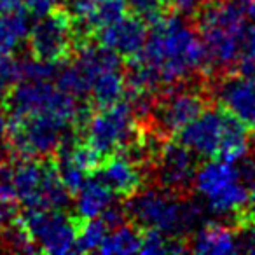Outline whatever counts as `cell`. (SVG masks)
I'll list each match as a JSON object with an SVG mask.
<instances>
[{"mask_svg": "<svg viewBox=\"0 0 255 255\" xmlns=\"http://www.w3.org/2000/svg\"><path fill=\"white\" fill-rule=\"evenodd\" d=\"M189 250L205 255H229L238 254L236 229L226 224L205 222L194 231Z\"/></svg>", "mask_w": 255, "mask_h": 255, "instance_id": "obj_18", "label": "cell"}, {"mask_svg": "<svg viewBox=\"0 0 255 255\" xmlns=\"http://www.w3.org/2000/svg\"><path fill=\"white\" fill-rule=\"evenodd\" d=\"M116 194L100 180L98 177L91 175L75 192V219L79 222L100 217L109 206L114 205Z\"/></svg>", "mask_w": 255, "mask_h": 255, "instance_id": "obj_19", "label": "cell"}, {"mask_svg": "<svg viewBox=\"0 0 255 255\" xmlns=\"http://www.w3.org/2000/svg\"><path fill=\"white\" fill-rule=\"evenodd\" d=\"M5 166L19 205L42 210H63L68 205L70 192L60 177L54 154L46 157H16Z\"/></svg>", "mask_w": 255, "mask_h": 255, "instance_id": "obj_4", "label": "cell"}, {"mask_svg": "<svg viewBox=\"0 0 255 255\" xmlns=\"http://www.w3.org/2000/svg\"><path fill=\"white\" fill-rule=\"evenodd\" d=\"M243 220H248V222L255 224V187L250 189V198H248V203L243 210Z\"/></svg>", "mask_w": 255, "mask_h": 255, "instance_id": "obj_32", "label": "cell"}, {"mask_svg": "<svg viewBox=\"0 0 255 255\" xmlns=\"http://www.w3.org/2000/svg\"><path fill=\"white\" fill-rule=\"evenodd\" d=\"M152 168L159 187L182 194L194 182L198 161L180 142L163 140L152 159Z\"/></svg>", "mask_w": 255, "mask_h": 255, "instance_id": "obj_10", "label": "cell"}, {"mask_svg": "<svg viewBox=\"0 0 255 255\" xmlns=\"http://www.w3.org/2000/svg\"><path fill=\"white\" fill-rule=\"evenodd\" d=\"M236 2L241 7V11H243V14L248 19L255 21V0H236Z\"/></svg>", "mask_w": 255, "mask_h": 255, "instance_id": "obj_33", "label": "cell"}, {"mask_svg": "<svg viewBox=\"0 0 255 255\" xmlns=\"http://www.w3.org/2000/svg\"><path fill=\"white\" fill-rule=\"evenodd\" d=\"M93 175L98 177L116 198L128 199L143 189L145 164L128 150H119L102 157Z\"/></svg>", "mask_w": 255, "mask_h": 255, "instance_id": "obj_11", "label": "cell"}, {"mask_svg": "<svg viewBox=\"0 0 255 255\" xmlns=\"http://www.w3.org/2000/svg\"><path fill=\"white\" fill-rule=\"evenodd\" d=\"M135 56L152 68L161 86L168 88L187 81L196 72H205V47L198 30L175 16H164L150 25L143 49Z\"/></svg>", "mask_w": 255, "mask_h": 255, "instance_id": "obj_1", "label": "cell"}, {"mask_svg": "<svg viewBox=\"0 0 255 255\" xmlns=\"http://www.w3.org/2000/svg\"><path fill=\"white\" fill-rule=\"evenodd\" d=\"M126 74L123 70V65H119V67L107 68L93 79L88 100L95 107H107L123 100L126 96Z\"/></svg>", "mask_w": 255, "mask_h": 255, "instance_id": "obj_21", "label": "cell"}, {"mask_svg": "<svg viewBox=\"0 0 255 255\" xmlns=\"http://www.w3.org/2000/svg\"><path fill=\"white\" fill-rule=\"evenodd\" d=\"M26 9L0 12V53L12 56L26 42L30 32Z\"/></svg>", "mask_w": 255, "mask_h": 255, "instance_id": "obj_22", "label": "cell"}, {"mask_svg": "<svg viewBox=\"0 0 255 255\" xmlns=\"http://www.w3.org/2000/svg\"><path fill=\"white\" fill-rule=\"evenodd\" d=\"M82 128V140L100 157L126 150L142 129L138 114L126 96L112 105L96 107V110L88 114Z\"/></svg>", "mask_w": 255, "mask_h": 255, "instance_id": "obj_5", "label": "cell"}, {"mask_svg": "<svg viewBox=\"0 0 255 255\" xmlns=\"http://www.w3.org/2000/svg\"><path fill=\"white\" fill-rule=\"evenodd\" d=\"M224 110L208 109L206 107L198 117L185 124L177 133V142L187 147L196 157H217L220 143V133H222Z\"/></svg>", "mask_w": 255, "mask_h": 255, "instance_id": "obj_15", "label": "cell"}, {"mask_svg": "<svg viewBox=\"0 0 255 255\" xmlns=\"http://www.w3.org/2000/svg\"><path fill=\"white\" fill-rule=\"evenodd\" d=\"M2 241L12 252H23V254H35V252H39L28 227L25 226V222H23L19 215L2 229Z\"/></svg>", "mask_w": 255, "mask_h": 255, "instance_id": "obj_26", "label": "cell"}, {"mask_svg": "<svg viewBox=\"0 0 255 255\" xmlns=\"http://www.w3.org/2000/svg\"><path fill=\"white\" fill-rule=\"evenodd\" d=\"M21 220L28 227L39 252L53 255L75 252L81 222L74 215H68L63 210L26 208Z\"/></svg>", "mask_w": 255, "mask_h": 255, "instance_id": "obj_8", "label": "cell"}, {"mask_svg": "<svg viewBox=\"0 0 255 255\" xmlns=\"http://www.w3.org/2000/svg\"><path fill=\"white\" fill-rule=\"evenodd\" d=\"M109 226L102 217H95L81 222L77 233V241H75V252L79 254H89V252H98L102 241L105 240L109 233Z\"/></svg>", "mask_w": 255, "mask_h": 255, "instance_id": "obj_25", "label": "cell"}, {"mask_svg": "<svg viewBox=\"0 0 255 255\" xmlns=\"http://www.w3.org/2000/svg\"><path fill=\"white\" fill-rule=\"evenodd\" d=\"M194 26L205 47V72L234 70L240 60L241 35L247 26L236 0L203 4L194 12Z\"/></svg>", "mask_w": 255, "mask_h": 255, "instance_id": "obj_2", "label": "cell"}, {"mask_svg": "<svg viewBox=\"0 0 255 255\" xmlns=\"http://www.w3.org/2000/svg\"><path fill=\"white\" fill-rule=\"evenodd\" d=\"M58 2L60 0H21V4L25 5L26 12L30 16H35V18H40L46 12H49L51 9L58 7Z\"/></svg>", "mask_w": 255, "mask_h": 255, "instance_id": "obj_30", "label": "cell"}, {"mask_svg": "<svg viewBox=\"0 0 255 255\" xmlns=\"http://www.w3.org/2000/svg\"><path fill=\"white\" fill-rule=\"evenodd\" d=\"M189 250V245L184 238L170 236L156 229H142V247L140 254H184Z\"/></svg>", "mask_w": 255, "mask_h": 255, "instance_id": "obj_24", "label": "cell"}, {"mask_svg": "<svg viewBox=\"0 0 255 255\" xmlns=\"http://www.w3.org/2000/svg\"><path fill=\"white\" fill-rule=\"evenodd\" d=\"M252 175L255 177V150H254V157H252Z\"/></svg>", "mask_w": 255, "mask_h": 255, "instance_id": "obj_35", "label": "cell"}, {"mask_svg": "<svg viewBox=\"0 0 255 255\" xmlns=\"http://www.w3.org/2000/svg\"><path fill=\"white\" fill-rule=\"evenodd\" d=\"M243 177L245 173L238 163H229L220 157H210L206 163L198 166L192 185L206 203Z\"/></svg>", "mask_w": 255, "mask_h": 255, "instance_id": "obj_17", "label": "cell"}, {"mask_svg": "<svg viewBox=\"0 0 255 255\" xmlns=\"http://www.w3.org/2000/svg\"><path fill=\"white\" fill-rule=\"evenodd\" d=\"M30 56L54 65H65L79 47L75 23L68 9L54 7L30 28L26 39Z\"/></svg>", "mask_w": 255, "mask_h": 255, "instance_id": "obj_7", "label": "cell"}, {"mask_svg": "<svg viewBox=\"0 0 255 255\" xmlns=\"http://www.w3.org/2000/svg\"><path fill=\"white\" fill-rule=\"evenodd\" d=\"M16 82V61L9 54L0 53V102Z\"/></svg>", "mask_w": 255, "mask_h": 255, "instance_id": "obj_29", "label": "cell"}, {"mask_svg": "<svg viewBox=\"0 0 255 255\" xmlns=\"http://www.w3.org/2000/svg\"><path fill=\"white\" fill-rule=\"evenodd\" d=\"M18 201L0 198V231L18 217Z\"/></svg>", "mask_w": 255, "mask_h": 255, "instance_id": "obj_31", "label": "cell"}, {"mask_svg": "<svg viewBox=\"0 0 255 255\" xmlns=\"http://www.w3.org/2000/svg\"><path fill=\"white\" fill-rule=\"evenodd\" d=\"M250 138L252 129L240 119L227 114L224 110L222 121V133H220V143L217 157L229 163H240L245 159L250 150Z\"/></svg>", "mask_w": 255, "mask_h": 255, "instance_id": "obj_20", "label": "cell"}, {"mask_svg": "<svg viewBox=\"0 0 255 255\" xmlns=\"http://www.w3.org/2000/svg\"><path fill=\"white\" fill-rule=\"evenodd\" d=\"M147 35H149V25L128 12L119 21L100 30L95 39L100 46L110 49L123 60H129L143 49Z\"/></svg>", "mask_w": 255, "mask_h": 255, "instance_id": "obj_16", "label": "cell"}, {"mask_svg": "<svg viewBox=\"0 0 255 255\" xmlns=\"http://www.w3.org/2000/svg\"><path fill=\"white\" fill-rule=\"evenodd\" d=\"M140 247H142V227H138L133 222L131 224L123 222L107 233L105 240L102 241L98 252L103 255H110V254L128 255V254L140 252Z\"/></svg>", "mask_w": 255, "mask_h": 255, "instance_id": "obj_23", "label": "cell"}, {"mask_svg": "<svg viewBox=\"0 0 255 255\" xmlns=\"http://www.w3.org/2000/svg\"><path fill=\"white\" fill-rule=\"evenodd\" d=\"M126 217L142 229H156L170 236L184 238L205 224L206 208L187 201L178 192L163 187L142 189L124 206Z\"/></svg>", "mask_w": 255, "mask_h": 255, "instance_id": "obj_3", "label": "cell"}, {"mask_svg": "<svg viewBox=\"0 0 255 255\" xmlns=\"http://www.w3.org/2000/svg\"><path fill=\"white\" fill-rule=\"evenodd\" d=\"M219 107L227 114L255 129V74L231 70L220 77L215 86Z\"/></svg>", "mask_w": 255, "mask_h": 255, "instance_id": "obj_12", "label": "cell"}, {"mask_svg": "<svg viewBox=\"0 0 255 255\" xmlns=\"http://www.w3.org/2000/svg\"><path fill=\"white\" fill-rule=\"evenodd\" d=\"M5 140L16 157L53 156L74 129L72 124L51 114H28L7 117Z\"/></svg>", "mask_w": 255, "mask_h": 255, "instance_id": "obj_6", "label": "cell"}, {"mask_svg": "<svg viewBox=\"0 0 255 255\" xmlns=\"http://www.w3.org/2000/svg\"><path fill=\"white\" fill-rule=\"evenodd\" d=\"M206 96L196 88H166V91L154 98L150 109L154 129L161 138L177 135L185 124L191 123L206 109Z\"/></svg>", "mask_w": 255, "mask_h": 255, "instance_id": "obj_9", "label": "cell"}, {"mask_svg": "<svg viewBox=\"0 0 255 255\" xmlns=\"http://www.w3.org/2000/svg\"><path fill=\"white\" fill-rule=\"evenodd\" d=\"M236 72L241 74H255V21L245 26L243 35H241L240 46V60H238Z\"/></svg>", "mask_w": 255, "mask_h": 255, "instance_id": "obj_28", "label": "cell"}, {"mask_svg": "<svg viewBox=\"0 0 255 255\" xmlns=\"http://www.w3.org/2000/svg\"><path fill=\"white\" fill-rule=\"evenodd\" d=\"M126 4L129 14L140 18L149 26L163 19L168 16V11H171L168 0H126Z\"/></svg>", "mask_w": 255, "mask_h": 255, "instance_id": "obj_27", "label": "cell"}, {"mask_svg": "<svg viewBox=\"0 0 255 255\" xmlns=\"http://www.w3.org/2000/svg\"><path fill=\"white\" fill-rule=\"evenodd\" d=\"M68 12L75 23L79 46L128 14L126 0H72Z\"/></svg>", "mask_w": 255, "mask_h": 255, "instance_id": "obj_14", "label": "cell"}, {"mask_svg": "<svg viewBox=\"0 0 255 255\" xmlns=\"http://www.w3.org/2000/svg\"><path fill=\"white\" fill-rule=\"evenodd\" d=\"M7 112H5L4 105H0V140L5 138V131H7Z\"/></svg>", "mask_w": 255, "mask_h": 255, "instance_id": "obj_34", "label": "cell"}, {"mask_svg": "<svg viewBox=\"0 0 255 255\" xmlns=\"http://www.w3.org/2000/svg\"><path fill=\"white\" fill-rule=\"evenodd\" d=\"M60 170V177L70 194H75L77 189L95 173L102 157L88 145L82 138L68 133L58 150L54 152Z\"/></svg>", "mask_w": 255, "mask_h": 255, "instance_id": "obj_13", "label": "cell"}]
</instances>
